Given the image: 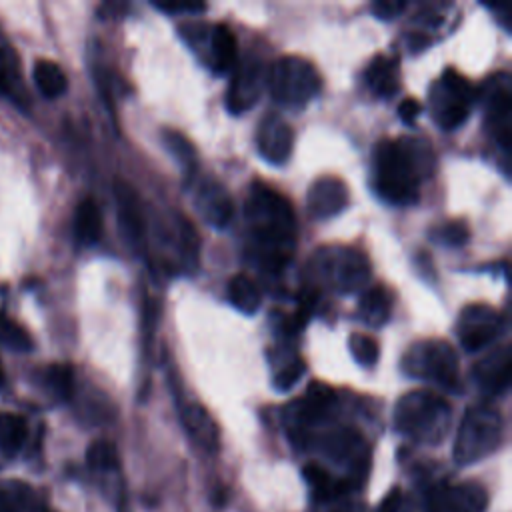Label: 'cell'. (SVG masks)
I'll return each mask as SVG.
<instances>
[{
  "label": "cell",
  "mask_w": 512,
  "mask_h": 512,
  "mask_svg": "<svg viewBox=\"0 0 512 512\" xmlns=\"http://www.w3.org/2000/svg\"><path fill=\"white\" fill-rule=\"evenodd\" d=\"M74 238L82 246H94L102 238V214L92 198H84L74 210Z\"/></svg>",
  "instance_id": "obj_22"
},
{
  "label": "cell",
  "mask_w": 512,
  "mask_h": 512,
  "mask_svg": "<svg viewBox=\"0 0 512 512\" xmlns=\"http://www.w3.org/2000/svg\"><path fill=\"white\" fill-rule=\"evenodd\" d=\"M472 376L486 394H502L510 382V352L502 346L474 364Z\"/></svg>",
  "instance_id": "obj_18"
},
{
  "label": "cell",
  "mask_w": 512,
  "mask_h": 512,
  "mask_svg": "<svg viewBox=\"0 0 512 512\" xmlns=\"http://www.w3.org/2000/svg\"><path fill=\"white\" fill-rule=\"evenodd\" d=\"M28 436L26 420L12 412H0V452L4 456H16Z\"/></svg>",
  "instance_id": "obj_26"
},
{
  "label": "cell",
  "mask_w": 512,
  "mask_h": 512,
  "mask_svg": "<svg viewBox=\"0 0 512 512\" xmlns=\"http://www.w3.org/2000/svg\"><path fill=\"white\" fill-rule=\"evenodd\" d=\"M164 146L170 150V154L184 166V168H194V148L190 140L176 132V130H164L162 132Z\"/></svg>",
  "instance_id": "obj_31"
},
{
  "label": "cell",
  "mask_w": 512,
  "mask_h": 512,
  "mask_svg": "<svg viewBox=\"0 0 512 512\" xmlns=\"http://www.w3.org/2000/svg\"><path fill=\"white\" fill-rule=\"evenodd\" d=\"M402 370L410 378L434 382L448 392H460L458 356L444 340H420L412 344L402 358Z\"/></svg>",
  "instance_id": "obj_6"
},
{
  "label": "cell",
  "mask_w": 512,
  "mask_h": 512,
  "mask_svg": "<svg viewBox=\"0 0 512 512\" xmlns=\"http://www.w3.org/2000/svg\"><path fill=\"white\" fill-rule=\"evenodd\" d=\"M488 504L486 490L476 482H460L432 488L426 512H484Z\"/></svg>",
  "instance_id": "obj_11"
},
{
  "label": "cell",
  "mask_w": 512,
  "mask_h": 512,
  "mask_svg": "<svg viewBox=\"0 0 512 512\" xmlns=\"http://www.w3.org/2000/svg\"><path fill=\"white\" fill-rule=\"evenodd\" d=\"M304 372H306L304 360L292 358L290 362H286V364L274 374V388H276L278 392H288L290 388H294V386L300 382V378L304 376Z\"/></svg>",
  "instance_id": "obj_34"
},
{
  "label": "cell",
  "mask_w": 512,
  "mask_h": 512,
  "mask_svg": "<svg viewBox=\"0 0 512 512\" xmlns=\"http://www.w3.org/2000/svg\"><path fill=\"white\" fill-rule=\"evenodd\" d=\"M366 82L378 96H394L398 92V62L396 58L376 56L366 70Z\"/></svg>",
  "instance_id": "obj_23"
},
{
  "label": "cell",
  "mask_w": 512,
  "mask_h": 512,
  "mask_svg": "<svg viewBox=\"0 0 512 512\" xmlns=\"http://www.w3.org/2000/svg\"><path fill=\"white\" fill-rule=\"evenodd\" d=\"M0 342L14 352H30L34 346L30 334L4 312H0Z\"/></svg>",
  "instance_id": "obj_28"
},
{
  "label": "cell",
  "mask_w": 512,
  "mask_h": 512,
  "mask_svg": "<svg viewBox=\"0 0 512 512\" xmlns=\"http://www.w3.org/2000/svg\"><path fill=\"white\" fill-rule=\"evenodd\" d=\"M266 84V70L260 58L246 56L236 64V70L232 74L228 94H226V106L234 114H242L250 110Z\"/></svg>",
  "instance_id": "obj_10"
},
{
  "label": "cell",
  "mask_w": 512,
  "mask_h": 512,
  "mask_svg": "<svg viewBox=\"0 0 512 512\" xmlns=\"http://www.w3.org/2000/svg\"><path fill=\"white\" fill-rule=\"evenodd\" d=\"M308 278L332 292L352 294L368 286L370 262L350 246H328L314 252L308 264Z\"/></svg>",
  "instance_id": "obj_4"
},
{
  "label": "cell",
  "mask_w": 512,
  "mask_h": 512,
  "mask_svg": "<svg viewBox=\"0 0 512 512\" xmlns=\"http://www.w3.org/2000/svg\"><path fill=\"white\" fill-rule=\"evenodd\" d=\"M206 46H208L210 66L214 68V72H218V74L228 72L236 64L238 44L228 26H224V24L212 26L206 36Z\"/></svg>",
  "instance_id": "obj_20"
},
{
  "label": "cell",
  "mask_w": 512,
  "mask_h": 512,
  "mask_svg": "<svg viewBox=\"0 0 512 512\" xmlns=\"http://www.w3.org/2000/svg\"><path fill=\"white\" fill-rule=\"evenodd\" d=\"M244 212L260 260L268 268H282L292 256L296 238V218L290 202L270 186L254 182Z\"/></svg>",
  "instance_id": "obj_2"
},
{
  "label": "cell",
  "mask_w": 512,
  "mask_h": 512,
  "mask_svg": "<svg viewBox=\"0 0 512 512\" xmlns=\"http://www.w3.org/2000/svg\"><path fill=\"white\" fill-rule=\"evenodd\" d=\"M500 326L502 318L494 308L486 304H470L458 316L456 334L466 352H480L496 340Z\"/></svg>",
  "instance_id": "obj_9"
},
{
  "label": "cell",
  "mask_w": 512,
  "mask_h": 512,
  "mask_svg": "<svg viewBox=\"0 0 512 512\" xmlns=\"http://www.w3.org/2000/svg\"><path fill=\"white\" fill-rule=\"evenodd\" d=\"M390 310H392V302L388 292L382 286H374L366 290L358 304L360 320L372 328L384 326L390 318Z\"/></svg>",
  "instance_id": "obj_24"
},
{
  "label": "cell",
  "mask_w": 512,
  "mask_h": 512,
  "mask_svg": "<svg viewBox=\"0 0 512 512\" xmlns=\"http://www.w3.org/2000/svg\"><path fill=\"white\" fill-rule=\"evenodd\" d=\"M194 204L200 216L214 228H224L232 220L234 204L228 192L224 190V186L218 184L216 180H204L196 188Z\"/></svg>",
  "instance_id": "obj_16"
},
{
  "label": "cell",
  "mask_w": 512,
  "mask_h": 512,
  "mask_svg": "<svg viewBox=\"0 0 512 512\" xmlns=\"http://www.w3.org/2000/svg\"><path fill=\"white\" fill-rule=\"evenodd\" d=\"M154 8L166 12V14H196V12H202L206 10V4L202 2H152Z\"/></svg>",
  "instance_id": "obj_37"
},
{
  "label": "cell",
  "mask_w": 512,
  "mask_h": 512,
  "mask_svg": "<svg viewBox=\"0 0 512 512\" xmlns=\"http://www.w3.org/2000/svg\"><path fill=\"white\" fill-rule=\"evenodd\" d=\"M258 152L272 164H282L292 154L294 146V132L290 124L276 112H268L256 134Z\"/></svg>",
  "instance_id": "obj_13"
},
{
  "label": "cell",
  "mask_w": 512,
  "mask_h": 512,
  "mask_svg": "<svg viewBox=\"0 0 512 512\" xmlns=\"http://www.w3.org/2000/svg\"><path fill=\"white\" fill-rule=\"evenodd\" d=\"M510 86L508 76L504 74L502 80L496 82L494 90L488 94L486 104V126L494 140L508 150L510 146Z\"/></svg>",
  "instance_id": "obj_17"
},
{
  "label": "cell",
  "mask_w": 512,
  "mask_h": 512,
  "mask_svg": "<svg viewBox=\"0 0 512 512\" xmlns=\"http://www.w3.org/2000/svg\"><path fill=\"white\" fill-rule=\"evenodd\" d=\"M46 384L56 398L68 400L72 396V388H74L72 368L68 364H52L46 370Z\"/></svg>",
  "instance_id": "obj_30"
},
{
  "label": "cell",
  "mask_w": 512,
  "mask_h": 512,
  "mask_svg": "<svg viewBox=\"0 0 512 512\" xmlns=\"http://www.w3.org/2000/svg\"><path fill=\"white\" fill-rule=\"evenodd\" d=\"M350 352L354 356V360L360 364V366H374L378 362V356H380V348H378V342L372 338V336H366V334H352L350 336Z\"/></svg>",
  "instance_id": "obj_32"
},
{
  "label": "cell",
  "mask_w": 512,
  "mask_h": 512,
  "mask_svg": "<svg viewBox=\"0 0 512 512\" xmlns=\"http://www.w3.org/2000/svg\"><path fill=\"white\" fill-rule=\"evenodd\" d=\"M420 112H422V104L416 100V98H404L402 102H400V106H398V116H400V120L404 122V124H414L416 122V118L420 116Z\"/></svg>",
  "instance_id": "obj_39"
},
{
  "label": "cell",
  "mask_w": 512,
  "mask_h": 512,
  "mask_svg": "<svg viewBox=\"0 0 512 512\" xmlns=\"http://www.w3.org/2000/svg\"><path fill=\"white\" fill-rule=\"evenodd\" d=\"M438 238L448 246H462L468 240V228L462 222H450L442 226V230L438 232Z\"/></svg>",
  "instance_id": "obj_36"
},
{
  "label": "cell",
  "mask_w": 512,
  "mask_h": 512,
  "mask_svg": "<svg viewBox=\"0 0 512 512\" xmlns=\"http://www.w3.org/2000/svg\"><path fill=\"white\" fill-rule=\"evenodd\" d=\"M474 98L470 82L454 68H448L430 92L434 118L442 130H454L468 120Z\"/></svg>",
  "instance_id": "obj_8"
},
{
  "label": "cell",
  "mask_w": 512,
  "mask_h": 512,
  "mask_svg": "<svg viewBox=\"0 0 512 512\" xmlns=\"http://www.w3.org/2000/svg\"><path fill=\"white\" fill-rule=\"evenodd\" d=\"M402 500H404V496H402L400 488H392L380 502L378 512H402Z\"/></svg>",
  "instance_id": "obj_40"
},
{
  "label": "cell",
  "mask_w": 512,
  "mask_h": 512,
  "mask_svg": "<svg viewBox=\"0 0 512 512\" xmlns=\"http://www.w3.org/2000/svg\"><path fill=\"white\" fill-rule=\"evenodd\" d=\"M0 382H2V370H0Z\"/></svg>",
  "instance_id": "obj_41"
},
{
  "label": "cell",
  "mask_w": 512,
  "mask_h": 512,
  "mask_svg": "<svg viewBox=\"0 0 512 512\" xmlns=\"http://www.w3.org/2000/svg\"><path fill=\"white\" fill-rule=\"evenodd\" d=\"M302 476H304V480L308 482V486L312 488L314 500L320 502V504L340 500L344 494L350 492V482L332 478V476H330L322 466H318V464H306V466L302 468Z\"/></svg>",
  "instance_id": "obj_21"
},
{
  "label": "cell",
  "mask_w": 512,
  "mask_h": 512,
  "mask_svg": "<svg viewBox=\"0 0 512 512\" xmlns=\"http://www.w3.org/2000/svg\"><path fill=\"white\" fill-rule=\"evenodd\" d=\"M8 52H0V92L8 96H20V84H18V68L12 60H8Z\"/></svg>",
  "instance_id": "obj_35"
},
{
  "label": "cell",
  "mask_w": 512,
  "mask_h": 512,
  "mask_svg": "<svg viewBox=\"0 0 512 512\" xmlns=\"http://www.w3.org/2000/svg\"><path fill=\"white\" fill-rule=\"evenodd\" d=\"M30 494L28 486L16 480L0 482V512H20Z\"/></svg>",
  "instance_id": "obj_33"
},
{
  "label": "cell",
  "mask_w": 512,
  "mask_h": 512,
  "mask_svg": "<svg viewBox=\"0 0 512 512\" xmlns=\"http://www.w3.org/2000/svg\"><path fill=\"white\" fill-rule=\"evenodd\" d=\"M114 200L118 208V226L126 244L140 250L144 242V212L134 188L122 180L114 182Z\"/></svg>",
  "instance_id": "obj_14"
},
{
  "label": "cell",
  "mask_w": 512,
  "mask_h": 512,
  "mask_svg": "<svg viewBox=\"0 0 512 512\" xmlns=\"http://www.w3.org/2000/svg\"><path fill=\"white\" fill-rule=\"evenodd\" d=\"M406 8V2H396V0H380L372 4V12L376 18L382 20H392L394 16H398L402 10Z\"/></svg>",
  "instance_id": "obj_38"
},
{
  "label": "cell",
  "mask_w": 512,
  "mask_h": 512,
  "mask_svg": "<svg viewBox=\"0 0 512 512\" xmlns=\"http://www.w3.org/2000/svg\"><path fill=\"white\" fill-rule=\"evenodd\" d=\"M34 82L46 98H58L66 92L68 80L64 70L52 60H38L34 64Z\"/></svg>",
  "instance_id": "obj_27"
},
{
  "label": "cell",
  "mask_w": 512,
  "mask_h": 512,
  "mask_svg": "<svg viewBox=\"0 0 512 512\" xmlns=\"http://www.w3.org/2000/svg\"><path fill=\"white\" fill-rule=\"evenodd\" d=\"M266 80L274 102L294 110L304 108L320 90V76L316 68L300 56L278 58Z\"/></svg>",
  "instance_id": "obj_7"
},
{
  "label": "cell",
  "mask_w": 512,
  "mask_h": 512,
  "mask_svg": "<svg viewBox=\"0 0 512 512\" xmlns=\"http://www.w3.org/2000/svg\"><path fill=\"white\" fill-rule=\"evenodd\" d=\"M86 462L92 470L110 472L118 468V452L116 446L108 440H96L86 450Z\"/></svg>",
  "instance_id": "obj_29"
},
{
  "label": "cell",
  "mask_w": 512,
  "mask_h": 512,
  "mask_svg": "<svg viewBox=\"0 0 512 512\" xmlns=\"http://www.w3.org/2000/svg\"><path fill=\"white\" fill-rule=\"evenodd\" d=\"M306 204L314 218H332L346 208L348 188L336 176H322L308 188Z\"/></svg>",
  "instance_id": "obj_15"
},
{
  "label": "cell",
  "mask_w": 512,
  "mask_h": 512,
  "mask_svg": "<svg viewBox=\"0 0 512 512\" xmlns=\"http://www.w3.org/2000/svg\"><path fill=\"white\" fill-rule=\"evenodd\" d=\"M434 170V154L426 140H382L374 152V186L380 198L396 206L418 202L420 180Z\"/></svg>",
  "instance_id": "obj_1"
},
{
  "label": "cell",
  "mask_w": 512,
  "mask_h": 512,
  "mask_svg": "<svg viewBox=\"0 0 512 512\" xmlns=\"http://www.w3.org/2000/svg\"><path fill=\"white\" fill-rule=\"evenodd\" d=\"M228 298L244 314H254L260 308L262 294L256 282L246 274H236L228 282Z\"/></svg>",
  "instance_id": "obj_25"
},
{
  "label": "cell",
  "mask_w": 512,
  "mask_h": 512,
  "mask_svg": "<svg viewBox=\"0 0 512 512\" xmlns=\"http://www.w3.org/2000/svg\"><path fill=\"white\" fill-rule=\"evenodd\" d=\"M504 422L498 410L476 404L460 420L452 456L458 466H470L490 456L502 442Z\"/></svg>",
  "instance_id": "obj_5"
},
{
  "label": "cell",
  "mask_w": 512,
  "mask_h": 512,
  "mask_svg": "<svg viewBox=\"0 0 512 512\" xmlns=\"http://www.w3.org/2000/svg\"><path fill=\"white\" fill-rule=\"evenodd\" d=\"M180 418L190 438L208 452L218 450V428L212 416L200 404H186L180 408Z\"/></svg>",
  "instance_id": "obj_19"
},
{
  "label": "cell",
  "mask_w": 512,
  "mask_h": 512,
  "mask_svg": "<svg viewBox=\"0 0 512 512\" xmlns=\"http://www.w3.org/2000/svg\"><path fill=\"white\" fill-rule=\"evenodd\" d=\"M450 404L428 390L404 394L394 408L396 430L418 444H440L450 428Z\"/></svg>",
  "instance_id": "obj_3"
},
{
  "label": "cell",
  "mask_w": 512,
  "mask_h": 512,
  "mask_svg": "<svg viewBox=\"0 0 512 512\" xmlns=\"http://www.w3.org/2000/svg\"><path fill=\"white\" fill-rule=\"evenodd\" d=\"M320 448L330 460L348 464L352 470V476H358L360 482L364 480L366 470H368V450L358 432H354L350 428L330 430L320 440Z\"/></svg>",
  "instance_id": "obj_12"
}]
</instances>
